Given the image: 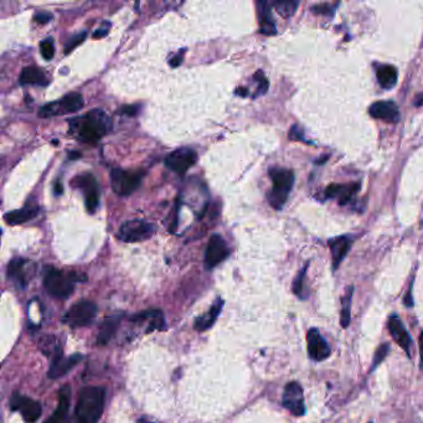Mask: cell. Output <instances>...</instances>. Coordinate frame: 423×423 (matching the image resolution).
I'll use <instances>...</instances> for the list:
<instances>
[{
  "label": "cell",
  "mask_w": 423,
  "mask_h": 423,
  "mask_svg": "<svg viewBox=\"0 0 423 423\" xmlns=\"http://www.w3.org/2000/svg\"><path fill=\"white\" fill-rule=\"evenodd\" d=\"M112 123L102 109L95 108L69 122V130L81 142L95 144L111 130Z\"/></svg>",
  "instance_id": "obj_1"
},
{
  "label": "cell",
  "mask_w": 423,
  "mask_h": 423,
  "mask_svg": "<svg viewBox=\"0 0 423 423\" xmlns=\"http://www.w3.org/2000/svg\"><path fill=\"white\" fill-rule=\"evenodd\" d=\"M106 390L101 386L81 389L75 410L76 423H98L104 410Z\"/></svg>",
  "instance_id": "obj_2"
},
{
  "label": "cell",
  "mask_w": 423,
  "mask_h": 423,
  "mask_svg": "<svg viewBox=\"0 0 423 423\" xmlns=\"http://www.w3.org/2000/svg\"><path fill=\"white\" fill-rule=\"evenodd\" d=\"M269 176L273 186L267 194L269 205L276 210H280L286 204L294 184V173L289 169L271 168Z\"/></svg>",
  "instance_id": "obj_3"
},
{
  "label": "cell",
  "mask_w": 423,
  "mask_h": 423,
  "mask_svg": "<svg viewBox=\"0 0 423 423\" xmlns=\"http://www.w3.org/2000/svg\"><path fill=\"white\" fill-rule=\"evenodd\" d=\"M80 280L81 278L77 274H66L60 269L48 267L43 276V287L51 297L56 299H66L74 292L75 283Z\"/></svg>",
  "instance_id": "obj_4"
},
{
  "label": "cell",
  "mask_w": 423,
  "mask_h": 423,
  "mask_svg": "<svg viewBox=\"0 0 423 423\" xmlns=\"http://www.w3.org/2000/svg\"><path fill=\"white\" fill-rule=\"evenodd\" d=\"M83 104L85 103H83L82 95L77 93V92H72V93L63 96L59 101H55V102L42 106L39 111V117L49 118L56 117V115L68 114V113H74L82 109Z\"/></svg>",
  "instance_id": "obj_5"
},
{
  "label": "cell",
  "mask_w": 423,
  "mask_h": 423,
  "mask_svg": "<svg viewBox=\"0 0 423 423\" xmlns=\"http://www.w3.org/2000/svg\"><path fill=\"white\" fill-rule=\"evenodd\" d=\"M155 232L154 225L142 220H129L126 221L118 230L117 237L121 241L127 243H135L147 241Z\"/></svg>",
  "instance_id": "obj_6"
},
{
  "label": "cell",
  "mask_w": 423,
  "mask_h": 423,
  "mask_svg": "<svg viewBox=\"0 0 423 423\" xmlns=\"http://www.w3.org/2000/svg\"><path fill=\"white\" fill-rule=\"evenodd\" d=\"M97 315V306L89 300H78L68 309L63 317V321L72 328L87 326L95 320Z\"/></svg>",
  "instance_id": "obj_7"
},
{
  "label": "cell",
  "mask_w": 423,
  "mask_h": 423,
  "mask_svg": "<svg viewBox=\"0 0 423 423\" xmlns=\"http://www.w3.org/2000/svg\"><path fill=\"white\" fill-rule=\"evenodd\" d=\"M142 182V174L115 168L111 172L112 189L117 195L128 196L138 189Z\"/></svg>",
  "instance_id": "obj_8"
},
{
  "label": "cell",
  "mask_w": 423,
  "mask_h": 423,
  "mask_svg": "<svg viewBox=\"0 0 423 423\" xmlns=\"http://www.w3.org/2000/svg\"><path fill=\"white\" fill-rule=\"evenodd\" d=\"M198 161V154L191 148H179L165 158V165L174 173L184 175Z\"/></svg>",
  "instance_id": "obj_9"
},
{
  "label": "cell",
  "mask_w": 423,
  "mask_h": 423,
  "mask_svg": "<svg viewBox=\"0 0 423 423\" xmlns=\"http://www.w3.org/2000/svg\"><path fill=\"white\" fill-rule=\"evenodd\" d=\"M282 405L292 415L297 417L306 415L303 387L300 386L299 382L291 381L286 385L282 396Z\"/></svg>",
  "instance_id": "obj_10"
},
{
  "label": "cell",
  "mask_w": 423,
  "mask_h": 423,
  "mask_svg": "<svg viewBox=\"0 0 423 423\" xmlns=\"http://www.w3.org/2000/svg\"><path fill=\"white\" fill-rule=\"evenodd\" d=\"M76 182L78 189H81L83 196H85L87 211L89 214H95L98 205H100V191H98L100 187H98L97 180L92 174L85 173L77 176Z\"/></svg>",
  "instance_id": "obj_11"
},
{
  "label": "cell",
  "mask_w": 423,
  "mask_h": 423,
  "mask_svg": "<svg viewBox=\"0 0 423 423\" xmlns=\"http://www.w3.org/2000/svg\"><path fill=\"white\" fill-rule=\"evenodd\" d=\"M81 360H82V355L80 354H74L68 356V358H65V356H63L62 349H61V346L59 345L56 351H55V354L51 356V365L50 369H49L48 376L52 379V380L62 378V376L67 375Z\"/></svg>",
  "instance_id": "obj_12"
},
{
  "label": "cell",
  "mask_w": 423,
  "mask_h": 423,
  "mask_svg": "<svg viewBox=\"0 0 423 423\" xmlns=\"http://www.w3.org/2000/svg\"><path fill=\"white\" fill-rule=\"evenodd\" d=\"M11 410H19L21 412L22 418L28 423H35L40 418L42 412V408L40 402L35 401L33 398H29L26 396L14 393L10 400Z\"/></svg>",
  "instance_id": "obj_13"
},
{
  "label": "cell",
  "mask_w": 423,
  "mask_h": 423,
  "mask_svg": "<svg viewBox=\"0 0 423 423\" xmlns=\"http://www.w3.org/2000/svg\"><path fill=\"white\" fill-rule=\"evenodd\" d=\"M228 254H230V250L225 240L220 234H213L208 240L206 252H205V266L208 269H213L227 258Z\"/></svg>",
  "instance_id": "obj_14"
},
{
  "label": "cell",
  "mask_w": 423,
  "mask_h": 423,
  "mask_svg": "<svg viewBox=\"0 0 423 423\" xmlns=\"http://www.w3.org/2000/svg\"><path fill=\"white\" fill-rule=\"evenodd\" d=\"M34 263L24 258H14L8 265V277L20 288H25L34 276Z\"/></svg>",
  "instance_id": "obj_15"
},
{
  "label": "cell",
  "mask_w": 423,
  "mask_h": 423,
  "mask_svg": "<svg viewBox=\"0 0 423 423\" xmlns=\"http://www.w3.org/2000/svg\"><path fill=\"white\" fill-rule=\"evenodd\" d=\"M307 346H308V355L312 360L320 363V361L326 360L332 355V349L326 340L321 337L319 330L317 328H312L308 330L307 334Z\"/></svg>",
  "instance_id": "obj_16"
},
{
  "label": "cell",
  "mask_w": 423,
  "mask_h": 423,
  "mask_svg": "<svg viewBox=\"0 0 423 423\" xmlns=\"http://www.w3.org/2000/svg\"><path fill=\"white\" fill-rule=\"evenodd\" d=\"M387 328H389V332L392 337L395 343L401 347V349L405 350L408 358H411V345H412V338L408 334L406 326H405L404 321L400 319L398 315L392 314L389 318V321H387Z\"/></svg>",
  "instance_id": "obj_17"
},
{
  "label": "cell",
  "mask_w": 423,
  "mask_h": 423,
  "mask_svg": "<svg viewBox=\"0 0 423 423\" xmlns=\"http://www.w3.org/2000/svg\"><path fill=\"white\" fill-rule=\"evenodd\" d=\"M370 115L378 120L396 123L400 120V111L397 104L392 101H380L370 106Z\"/></svg>",
  "instance_id": "obj_18"
},
{
  "label": "cell",
  "mask_w": 423,
  "mask_h": 423,
  "mask_svg": "<svg viewBox=\"0 0 423 423\" xmlns=\"http://www.w3.org/2000/svg\"><path fill=\"white\" fill-rule=\"evenodd\" d=\"M329 247L332 250V258H333V269L337 271L343 262L346 254L349 253L350 248H351L353 240L347 236H340L337 239L329 240Z\"/></svg>",
  "instance_id": "obj_19"
},
{
  "label": "cell",
  "mask_w": 423,
  "mask_h": 423,
  "mask_svg": "<svg viewBox=\"0 0 423 423\" xmlns=\"http://www.w3.org/2000/svg\"><path fill=\"white\" fill-rule=\"evenodd\" d=\"M69 402H71V387L69 385H65L59 391V405L55 410L54 415L50 418L46 419L45 423H65V418L67 416Z\"/></svg>",
  "instance_id": "obj_20"
},
{
  "label": "cell",
  "mask_w": 423,
  "mask_h": 423,
  "mask_svg": "<svg viewBox=\"0 0 423 423\" xmlns=\"http://www.w3.org/2000/svg\"><path fill=\"white\" fill-rule=\"evenodd\" d=\"M257 14H258V19H260L261 34L267 35V36L276 35L277 28L273 21V16H272L271 7H269V4L267 2L257 3Z\"/></svg>",
  "instance_id": "obj_21"
},
{
  "label": "cell",
  "mask_w": 423,
  "mask_h": 423,
  "mask_svg": "<svg viewBox=\"0 0 423 423\" xmlns=\"http://www.w3.org/2000/svg\"><path fill=\"white\" fill-rule=\"evenodd\" d=\"M122 318H123L122 314H114L106 318V319L102 321L100 330H98L97 337V343L100 344V345H106V344L109 343V340H112V338L114 337L115 333H117V329L118 326H120Z\"/></svg>",
  "instance_id": "obj_22"
},
{
  "label": "cell",
  "mask_w": 423,
  "mask_h": 423,
  "mask_svg": "<svg viewBox=\"0 0 423 423\" xmlns=\"http://www.w3.org/2000/svg\"><path fill=\"white\" fill-rule=\"evenodd\" d=\"M39 206L33 204H29L24 206L22 208H19V210L10 211V213L5 214L4 220L8 225H20L24 224V222L29 221V220H33L35 216H37L39 214Z\"/></svg>",
  "instance_id": "obj_23"
},
{
  "label": "cell",
  "mask_w": 423,
  "mask_h": 423,
  "mask_svg": "<svg viewBox=\"0 0 423 423\" xmlns=\"http://www.w3.org/2000/svg\"><path fill=\"white\" fill-rule=\"evenodd\" d=\"M222 307H224V300L216 299V302L213 304L210 311L205 313L204 315H201V317H199L198 319L195 320L194 328H195L196 332H205V330L211 328L217 318H219L220 313L222 311Z\"/></svg>",
  "instance_id": "obj_24"
},
{
  "label": "cell",
  "mask_w": 423,
  "mask_h": 423,
  "mask_svg": "<svg viewBox=\"0 0 423 423\" xmlns=\"http://www.w3.org/2000/svg\"><path fill=\"white\" fill-rule=\"evenodd\" d=\"M19 82L24 86H46L48 85V78H46V75L43 74L41 68L36 67V66H26L20 74Z\"/></svg>",
  "instance_id": "obj_25"
},
{
  "label": "cell",
  "mask_w": 423,
  "mask_h": 423,
  "mask_svg": "<svg viewBox=\"0 0 423 423\" xmlns=\"http://www.w3.org/2000/svg\"><path fill=\"white\" fill-rule=\"evenodd\" d=\"M397 76V69L391 65H382L376 71V77H378L379 83L385 89H391L396 86Z\"/></svg>",
  "instance_id": "obj_26"
},
{
  "label": "cell",
  "mask_w": 423,
  "mask_h": 423,
  "mask_svg": "<svg viewBox=\"0 0 423 423\" xmlns=\"http://www.w3.org/2000/svg\"><path fill=\"white\" fill-rule=\"evenodd\" d=\"M355 287L349 286L346 288L345 294L341 297V311H340V325L341 328L346 329L351 321V303L353 295H354Z\"/></svg>",
  "instance_id": "obj_27"
},
{
  "label": "cell",
  "mask_w": 423,
  "mask_h": 423,
  "mask_svg": "<svg viewBox=\"0 0 423 423\" xmlns=\"http://www.w3.org/2000/svg\"><path fill=\"white\" fill-rule=\"evenodd\" d=\"M298 5H299V2H297V0H282V2L273 3V7L278 11V14L280 16L286 17V19L294 15Z\"/></svg>",
  "instance_id": "obj_28"
},
{
  "label": "cell",
  "mask_w": 423,
  "mask_h": 423,
  "mask_svg": "<svg viewBox=\"0 0 423 423\" xmlns=\"http://www.w3.org/2000/svg\"><path fill=\"white\" fill-rule=\"evenodd\" d=\"M308 267H309V262L306 263V266L300 269L298 276L295 277V279L293 280V286H292V291H293V293L302 300H306L307 298H308V294L304 292V279H306L307 269H308Z\"/></svg>",
  "instance_id": "obj_29"
},
{
  "label": "cell",
  "mask_w": 423,
  "mask_h": 423,
  "mask_svg": "<svg viewBox=\"0 0 423 423\" xmlns=\"http://www.w3.org/2000/svg\"><path fill=\"white\" fill-rule=\"evenodd\" d=\"M39 347L41 349V351L46 356H52L56 351V349L59 347V344L56 343L55 338L52 335H46V337H42L39 340Z\"/></svg>",
  "instance_id": "obj_30"
},
{
  "label": "cell",
  "mask_w": 423,
  "mask_h": 423,
  "mask_svg": "<svg viewBox=\"0 0 423 423\" xmlns=\"http://www.w3.org/2000/svg\"><path fill=\"white\" fill-rule=\"evenodd\" d=\"M389 351H390V344L385 343V344H381L380 346L376 349L375 351V355H373V359H372V365L371 367H370V372H372L373 370L378 369L379 366L382 364V361L386 359V356L389 355Z\"/></svg>",
  "instance_id": "obj_31"
},
{
  "label": "cell",
  "mask_w": 423,
  "mask_h": 423,
  "mask_svg": "<svg viewBox=\"0 0 423 423\" xmlns=\"http://www.w3.org/2000/svg\"><path fill=\"white\" fill-rule=\"evenodd\" d=\"M253 80L257 82V91H256V93L253 95V97H258V96L265 95L266 92L268 91V86H269L268 80L266 78L265 74H263L261 69H258V71L254 74Z\"/></svg>",
  "instance_id": "obj_32"
},
{
  "label": "cell",
  "mask_w": 423,
  "mask_h": 423,
  "mask_svg": "<svg viewBox=\"0 0 423 423\" xmlns=\"http://www.w3.org/2000/svg\"><path fill=\"white\" fill-rule=\"evenodd\" d=\"M40 52H41V56L46 61L52 60V57H54L55 55V46L51 37H48V39L42 40V41L40 42Z\"/></svg>",
  "instance_id": "obj_33"
},
{
  "label": "cell",
  "mask_w": 423,
  "mask_h": 423,
  "mask_svg": "<svg viewBox=\"0 0 423 423\" xmlns=\"http://www.w3.org/2000/svg\"><path fill=\"white\" fill-rule=\"evenodd\" d=\"M85 37H86V33H81V34L74 35L72 37H69L68 41L66 42V45H65V54H68L69 51L74 50V49L80 45L81 42H83Z\"/></svg>",
  "instance_id": "obj_34"
},
{
  "label": "cell",
  "mask_w": 423,
  "mask_h": 423,
  "mask_svg": "<svg viewBox=\"0 0 423 423\" xmlns=\"http://www.w3.org/2000/svg\"><path fill=\"white\" fill-rule=\"evenodd\" d=\"M334 9L330 7L329 4H317L314 5V7H312V11L314 14H319V15H325V16H330L332 17L334 15Z\"/></svg>",
  "instance_id": "obj_35"
},
{
  "label": "cell",
  "mask_w": 423,
  "mask_h": 423,
  "mask_svg": "<svg viewBox=\"0 0 423 423\" xmlns=\"http://www.w3.org/2000/svg\"><path fill=\"white\" fill-rule=\"evenodd\" d=\"M289 139H292V140L306 142V143L312 144V142L307 140L306 137H304V130L302 128H299L298 126H293L291 130H289Z\"/></svg>",
  "instance_id": "obj_36"
},
{
  "label": "cell",
  "mask_w": 423,
  "mask_h": 423,
  "mask_svg": "<svg viewBox=\"0 0 423 423\" xmlns=\"http://www.w3.org/2000/svg\"><path fill=\"white\" fill-rule=\"evenodd\" d=\"M109 28H111V22L104 21L103 24L95 31L93 35H92V37H93V39H102V37L107 36V34H108V31H109Z\"/></svg>",
  "instance_id": "obj_37"
},
{
  "label": "cell",
  "mask_w": 423,
  "mask_h": 423,
  "mask_svg": "<svg viewBox=\"0 0 423 423\" xmlns=\"http://www.w3.org/2000/svg\"><path fill=\"white\" fill-rule=\"evenodd\" d=\"M34 19L36 20L37 22H40V24H46V22H49L52 19V15H51L50 13H46V11H41V13L35 14Z\"/></svg>",
  "instance_id": "obj_38"
},
{
  "label": "cell",
  "mask_w": 423,
  "mask_h": 423,
  "mask_svg": "<svg viewBox=\"0 0 423 423\" xmlns=\"http://www.w3.org/2000/svg\"><path fill=\"white\" fill-rule=\"evenodd\" d=\"M412 289H413V279H412V282H411L410 288H408V292H407L406 295H405V298H404V304H405V307H407V308H412V307H413Z\"/></svg>",
  "instance_id": "obj_39"
},
{
  "label": "cell",
  "mask_w": 423,
  "mask_h": 423,
  "mask_svg": "<svg viewBox=\"0 0 423 423\" xmlns=\"http://www.w3.org/2000/svg\"><path fill=\"white\" fill-rule=\"evenodd\" d=\"M184 52H185V50H182L180 52V55L178 54L175 57H174L173 60H170V66H172V67H178V66L180 65L181 61H182V55H184Z\"/></svg>",
  "instance_id": "obj_40"
},
{
  "label": "cell",
  "mask_w": 423,
  "mask_h": 423,
  "mask_svg": "<svg viewBox=\"0 0 423 423\" xmlns=\"http://www.w3.org/2000/svg\"><path fill=\"white\" fill-rule=\"evenodd\" d=\"M137 107L135 106H126L122 108V113H126V114L128 115H134L135 113H137Z\"/></svg>",
  "instance_id": "obj_41"
},
{
  "label": "cell",
  "mask_w": 423,
  "mask_h": 423,
  "mask_svg": "<svg viewBox=\"0 0 423 423\" xmlns=\"http://www.w3.org/2000/svg\"><path fill=\"white\" fill-rule=\"evenodd\" d=\"M419 355H421V369L423 367V330L421 332V335H419Z\"/></svg>",
  "instance_id": "obj_42"
},
{
  "label": "cell",
  "mask_w": 423,
  "mask_h": 423,
  "mask_svg": "<svg viewBox=\"0 0 423 423\" xmlns=\"http://www.w3.org/2000/svg\"><path fill=\"white\" fill-rule=\"evenodd\" d=\"M422 104H423V92H422V93L417 95L416 98H415V106L416 107L422 106Z\"/></svg>",
  "instance_id": "obj_43"
},
{
  "label": "cell",
  "mask_w": 423,
  "mask_h": 423,
  "mask_svg": "<svg viewBox=\"0 0 423 423\" xmlns=\"http://www.w3.org/2000/svg\"><path fill=\"white\" fill-rule=\"evenodd\" d=\"M54 191H55V194H56V195H60V194H62V184H61L60 181H57L56 184H55Z\"/></svg>",
  "instance_id": "obj_44"
},
{
  "label": "cell",
  "mask_w": 423,
  "mask_h": 423,
  "mask_svg": "<svg viewBox=\"0 0 423 423\" xmlns=\"http://www.w3.org/2000/svg\"><path fill=\"white\" fill-rule=\"evenodd\" d=\"M236 95L241 96V97H246V96L248 95V89L242 88V87H240V88L236 89Z\"/></svg>",
  "instance_id": "obj_45"
},
{
  "label": "cell",
  "mask_w": 423,
  "mask_h": 423,
  "mask_svg": "<svg viewBox=\"0 0 423 423\" xmlns=\"http://www.w3.org/2000/svg\"><path fill=\"white\" fill-rule=\"evenodd\" d=\"M80 156H81L80 153H76V152L69 153V159H71V160H76V159L80 158Z\"/></svg>",
  "instance_id": "obj_46"
},
{
  "label": "cell",
  "mask_w": 423,
  "mask_h": 423,
  "mask_svg": "<svg viewBox=\"0 0 423 423\" xmlns=\"http://www.w3.org/2000/svg\"><path fill=\"white\" fill-rule=\"evenodd\" d=\"M329 158V155H326V156H324V158H320L321 160H318V161H315V164H321V163H324V161H326V159Z\"/></svg>",
  "instance_id": "obj_47"
},
{
  "label": "cell",
  "mask_w": 423,
  "mask_h": 423,
  "mask_svg": "<svg viewBox=\"0 0 423 423\" xmlns=\"http://www.w3.org/2000/svg\"><path fill=\"white\" fill-rule=\"evenodd\" d=\"M138 423H154V422H150V421H148V419H144V418H139Z\"/></svg>",
  "instance_id": "obj_48"
},
{
  "label": "cell",
  "mask_w": 423,
  "mask_h": 423,
  "mask_svg": "<svg viewBox=\"0 0 423 423\" xmlns=\"http://www.w3.org/2000/svg\"><path fill=\"white\" fill-rule=\"evenodd\" d=\"M370 423H372V422H370Z\"/></svg>",
  "instance_id": "obj_49"
}]
</instances>
